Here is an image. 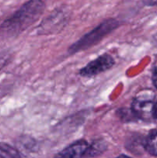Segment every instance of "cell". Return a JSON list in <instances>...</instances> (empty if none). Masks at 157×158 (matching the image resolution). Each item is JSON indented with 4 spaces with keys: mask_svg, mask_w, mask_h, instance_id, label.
<instances>
[{
    "mask_svg": "<svg viewBox=\"0 0 157 158\" xmlns=\"http://www.w3.org/2000/svg\"><path fill=\"white\" fill-rule=\"evenodd\" d=\"M154 106L155 104L152 100L136 99L132 103V110L134 114L139 118L149 121L152 119H155Z\"/></svg>",
    "mask_w": 157,
    "mask_h": 158,
    "instance_id": "277c9868",
    "label": "cell"
},
{
    "mask_svg": "<svg viewBox=\"0 0 157 158\" xmlns=\"http://www.w3.org/2000/svg\"><path fill=\"white\" fill-rule=\"evenodd\" d=\"M89 147L85 140H78L56 154L55 158H83L87 154Z\"/></svg>",
    "mask_w": 157,
    "mask_h": 158,
    "instance_id": "5b68a950",
    "label": "cell"
},
{
    "mask_svg": "<svg viewBox=\"0 0 157 158\" xmlns=\"http://www.w3.org/2000/svg\"><path fill=\"white\" fill-rule=\"evenodd\" d=\"M152 80H153L154 85H155V87L157 88V68L155 69L153 73V76H152Z\"/></svg>",
    "mask_w": 157,
    "mask_h": 158,
    "instance_id": "9c48e42d",
    "label": "cell"
},
{
    "mask_svg": "<svg viewBox=\"0 0 157 158\" xmlns=\"http://www.w3.org/2000/svg\"><path fill=\"white\" fill-rule=\"evenodd\" d=\"M6 58L0 56V69H1L2 68L5 66V64H6Z\"/></svg>",
    "mask_w": 157,
    "mask_h": 158,
    "instance_id": "30bf717a",
    "label": "cell"
},
{
    "mask_svg": "<svg viewBox=\"0 0 157 158\" xmlns=\"http://www.w3.org/2000/svg\"><path fill=\"white\" fill-rule=\"evenodd\" d=\"M119 23L114 19H110L103 22L99 26L89 32L79 40L74 43L69 48L70 53H75L76 52L89 49L100 41L106 35L112 32L118 26Z\"/></svg>",
    "mask_w": 157,
    "mask_h": 158,
    "instance_id": "7a4b0ae2",
    "label": "cell"
},
{
    "mask_svg": "<svg viewBox=\"0 0 157 158\" xmlns=\"http://www.w3.org/2000/svg\"><path fill=\"white\" fill-rule=\"evenodd\" d=\"M117 158H130V157H127V156H126V155H120V156H119Z\"/></svg>",
    "mask_w": 157,
    "mask_h": 158,
    "instance_id": "7c38bea8",
    "label": "cell"
},
{
    "mask_svg": "<svg viewBox=\"0 0 157 158\" xmlns=\"http://www.w3.org/2000/svg\"><path fill=\"white\" fill-rule=\"evenodd\" d=\"M42 0H29L0 26V34L5 36L18 35L35 23L43 13Z\"/></svg>",
    "mask_w": 157,
    "mask_h": 158,
    "instance_id": "6da1fadb",
    "label": "cell"
},
{
    "mask_svg": "<svg viewBox=\"0 0 157 158\" xmlns=\"http://www.w3.org/2000/svg\"><path fill=\"white\" fill-rule=\"evenodd\" d=\"M154 117L157 120V103H155V106H154Z\"/></svg>",
    "mask_w": 157,
    "mask_h": 158,
    "instance_id": "8fae6325",
    "label": "cell"
},
{
    "mask_svg": "<svg viewBox=\"0 0 157 158\" xmlns=\"http://www.w3.org/2000/svg\"><path fill=\"white\" fill-rule=\"evenodd\" d=\"M115 63L113 58L109 54H103L88 63L80 70V75L90 77L104 73L111 69Z\"/></svg>",
    "mask_w": 157,
    "mask_h": 158,
    "instance_id": "3957f363",
    "label": "cell"
},
{
    "mask_svg": "<svg viewBox=\"0 0 157 158\" xmlns=\"http://www.w3.org/2000/svg\"><path fill=\"white\" fill-rule=\"evenodd\" d=\"M143 2L146 6H157V0H143Z\"/></svg>",
    "mask_w": 157,
    "mask_h": 158,
    "instance_id": "ba28073f",
    "label": "cell"
},
{
    "mask_svg": "<svg viewBox=\"0 0 157 158\" xmlns=\"http://www.w3.org/2000/svg\"><path fill=\"white\" fill-rule=\"evenodd\" d=\"M145 149L150 155L157 157V131H151L145 141Z\"/></svg>",
    "mask_w": 157,
    "mask_h": 158,
    "instance_id": "8992f818",
    "label": "cell"
},
{
    "mask_svg": "<svg viewBox=\"0 0 157 158\" xmlns=\"http://www.w3.org/2000/svg\"><path fill=\"white\" fill-rule=\"evenodd\" d=\"M0 157L2 158H20V154L17 150L5 143H0Z\"/></svg>",
    "mask_w": 157,
    "mask_h": 158,
    "instance_id": "52a82bcc",
    "label": "cell"
}]
</instances>
